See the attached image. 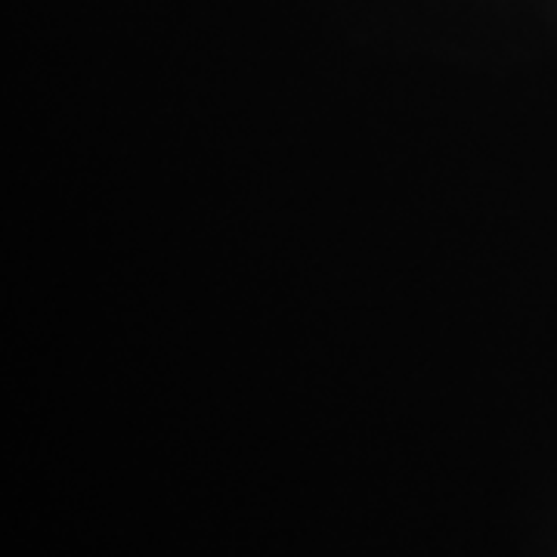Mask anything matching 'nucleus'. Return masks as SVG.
I'll return each instance as SVG.
<instances>
[]
</instances>
